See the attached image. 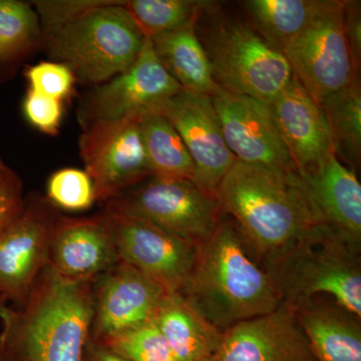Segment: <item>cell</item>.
Returning a JSON list of instances; mask_svg holds the SVG:
<instances>
[{"instance_id": "30bf717a", "label": "cell", "mask_w": 361, "mask_h": 361, "mask_svg": "<svg viewBox=\"0 0 361 361\" xmlns=\"http://www.w3.org/2000/svg\"><path fill=\"white\" fill-rule=\"evenodd\" d=\"M102 212L113 232L121 261L153 280L168 293L182 290L193 267L197 244L114 204L104 203Z\"/></svg>"}, {"instance_id": "f546056e", "label": "cell", "mask_w": 361, "mask_h": 361, "mask_svg": "<svg viewBox=\"0 0 361 361\" xmlns=\"http://www.w3.org/2000/svg\"><path fill=\"white\" fill-rule=\"evenodd\" d=\"M30 90L63 102L73 92L77 80L66 65L56 61H42L27 66L25 71Z\"/></svg>"}, {"instance_id": "44dd1931", "label": "cell", "mask_w": 361, "mask_h": 361, "mask_svg": "<svg viewBox=\"0 0 361 361\" xmlns=\"http://www.w3.org/2000/svg\"><path fill=\"white\" fill-rule=\"evenodd\" d=\"M153 322L178 361L212 357L222 341V330L204 318L179 292L166 294Z\"/></svg>"}, {"instance_id": "9c48e42d", "label": "cell", "mask_w": 361, "mask_h": 361, "mask_svg": "<svg viewBox=\"0 0 361 361\" xmlns=\"http://www.w3.org/2000/svg\"><path fill=\"white\" fill-rule=\"evenodd\" d=\"M139 116L97 122L80 135V157L97 202L106 203L153 176L142 145Z\"/></svg>"}, {"instance_id": "5bb4252c", "label": "cell", "mask_w": 361, "mask_h": 361, "mask_svg": "<svg viewBox=\"0 0 361 361\" xmlns=\"http://www.w3.org/2000/svg\"><path fill=\"white\" fill-rule=\"evenodd\" d=\"M161 111L174 126L191 156L195 184L217 195L236 159L226 144L212 96L182 90Z\"/></svg>"}, {"instance_id": "8992f818", "label": "cell", "mask_w": 361, "mask_h": 361, "mask_svg": "<svg viewBox=\"0 0 361 361\" xmlns=\"http://www.w3.org/2000/svg\"><path fill=\"white\" fill-rule=\"evenodd\" d=\"M203 13L208 23L198 37L217 85L269 104L293 80L284 54L266 42L247 21L220 16L213 2Z\"/></svg>"}, {"instance_id": "9a60e30c", "label": "cell", "mask_w": 361, "mask_h": 361, "mask_svg": "<svg viewBox=\"0 0 361 361\" xmlns=\"http://www.w3.org/2000/svg\"><path fill=\"white\" fill-rule=\"evenodd\" d=\"M94 341L153 322L168 292L132 266L118 261L92 282Z\"/></svg>"}, {"instance_id": "5b68a950", "label": "cell", "mask_w": 361, "mask_h": 361, "mask_svg": "<svg viewBox=\"0 0 361 361\" xmlns=\"http://www.w3.org/2000/svg\"><path fill=\"white\" fill-rule=\"evenodd\" d=\"M282 302L327 295L361 318L360 249L322 225L262 264Z\"/></svg>"}, {"instance_id": "8fae6325", "label": "cell", "mask_w": 361, "mask_h": 361, "mask_svg": "<svg viewBox=\"0 0 361 361\" xmlns=\"http://www.w3.org/2000/svg\"><path fill=\"white\" fill-rule=\"evenodd\" d=\"M182 90L161 65L147 37L129 68L85 94L78 106V121L85 129L97 122L161 111Z\"/></svg>"}, {"instance_id": "ba28073f", "label": "cell", "mask_w": 361, "mask_h": 361, "mask_svg": "<svg viewBox=\"0 0 361 361\" xmlns=\"http://www.w3.org/2000/svg\"><path fill=\"white\" fill-rule=\"evenodd\" d=\"M343 14L344 1L327 0L322 13L283 51L293 77L319 104L360 80L344 32Z\"/></svg>"}, {"instance_id": "d6986e66", "label": "cell", "mask_w": 361, "mask_h": 361, "mask_svg": "<svg viewBox=\"0 0 361 361\" xmlns=\"http://www.w3.org/2000/svg\"><path fill=\"white\" fill-rule=\"evenodd\" d=\"M267 106L298 174L336 154L322 104L295 78Z\"/></svg>"}, {"instance_id": "f1b7e54d", "label": "cell", "mask_w": 361, "mask_h": 361, "mask_svg": "<svg viewBox=\"0 0 361 361\" xmlns=\"http://www.w3.org/2000/svg\"><path fill=\"white\" fill-rule=\"evenodd\" d=\"M45 196L56 209L68 212L89 210L97 202L92 179L85 170L77 168L54 172L47 180Z\"/></svg>"}, {"instance_id": "d4e9b609", "label": "cell", "mask_w": 361, "mask_h": 361, "mask_svg": "<svg viewBox=\"0 0 361 361\" xmlns=\"http://www.w3.org/2000/svg\"><path fill=\"white\" fill-rule=\"evenodd\" d=\"M142 145L153 176L194 180L191 156L174 126L161 111L139 116Z\"/></svg>"}, {"instance_id": "836d02e7", "label": "cell", "mask_w": 361, "mask_h": 361, "mask_svg": "<svg viewBox=\"0 0 361 361\" xmlns=\"http://www.w3.org/2000/svg\"><path fill=\"white\" fill-rule=\"evenodd\" d=\"M360 1H344V32L351 56L358 71L361 63V8Z\"/></svg>"}, {"instance_id": "8d00e7d4", "label": "cell", "mask_w": 361, "mask_h": 361, "mask_svg": "<svg viewBox=\"0 0 361 361\" xmlns=\"http://www.w3.org/2000/svg\"><path fill=\"white\" fill-rule=\"evenodd\" d=\"M202 361H218V360H217V358H216V356H212V357L206 358V360H204Z\"/></svg>"}, {"instance_id": "d590c367", "label": "cell", "mask_w": 361, "mask_h": 361, "mask_svg": "<svg viewBox=\"0 0 361 361\" xmlns=\"http://www.w3.org/2000/svg\"><path fill=\"white\" fill-rule=\"evenodd\" d=\"M8 303L6 302V299L0 295V322L6 317L7 312L9 310Z\"/></svg>"}, {"instance_id": "d6a6232c", "label": "cell", "mask_w": 361, "mask_h": 361, "mask_svg": "<svg viewBox=\"0 0 361 361\" xmlns=\"http://www.w3.org/2000/svg\"><path fill=\"white\" fill-rule=\"evenodd\" d=\"M25 198L20 176L0 157V233L18 217Z\"/></svg>"}, {"instance_id": "e575fe53", "label": "cell", "mask_w": 361, "mask_h": 361, "mask_svg": "<svg viewBox=\"0 0 361 361\" xmlns=\"http://www.w3.org/2000/svg\"><path fill=\"white\" fill-rule=\"evenodd\" d=\"M82 361H129L111 350L102 342L90 338L85 346Z\"/></svg>"}, {"instance_id": "277c9868", "label": "cell", "mask_w": 361, "mask_h": 361, "mask_svg": "<svg viewBox=\"0 0 361 361\" xmlns=\"http://www.w3.org/2000/svg\"><path fill=\"white\" fill-rule=\"evenodd\" d=\"M146 37L123 1L102 0L44 35L42 49L52 61L68 66L77 82L94 87L129 68Z\"/></svg>"}, {"instance_id": "484cf974", "label": "cell", "mask_w": 361, "mask_h": 361, "mask_svg": "<svg viewBox=\"0 0 361 361\" xmlns=\"http://www.w3.org/2000/svg\"><path fill=\"white\" fill-rule=\"evenodd\" d=\"M337 158L349 168L360 167L361 158V87L360 80L322 103Z\"/></svg>"}, {"instance_id": "6da1fadb", "label": "cell", "mask_w": 361, "mask_h": 361, "mask_svg": "<svg viewBox=\"0 0 361 361\" xmlns=\"http://www.w3.org/2000/svg\"><path fill=\"white\" fill-rule=\"evenodd\" d=\"M179 293L222 331L283 303L238 227L223 217L215 231L197 244L193 267Z\"/></svg>"}, {"instance_id": "2e32d148", "label": "cell", "mask_w": 361, "mask_h": 361, "mask_svg": "<svg viewBox=\"0 0 361 361\" xmlns=\"http://www.w3.org/2000/svg\"><path fill=\"white\" fill-rule=\"evenodd\" d=\"M120 260L104 213L70 217L59 213L52 231L49 267L63 279L92 282Z\"/></svg>"}, {"instance_id": "e0dca14e", "label": "cell", "mask_w": 361, "mask_h": 361, "mask_svg": "<svg viewBox=\"0 0 361 361\" xmlns=\"http://www.w3.org/2000/svg\"><path fill=\"white\" fill-rule=\"evenodd\" d=\"M218 361H316L293 310H277L223 331Z\"/></svg>"}, {"instance_id": "7a4b0ae2", "label": "cell", "mask_w": 361, "mask_h": 361, "mask_svg": "<svg viewBox=\"0 0 361 361\" xmlns=\"http://www.w3.org/2000/svg\"><path fill=\"white\" fill-rule=\"evenodd\" d=\"M92 314V282L45 268L25 302L1 320L0 353L11 361H82Z\"/></svg>"}, {"instance_id": "7402d4cb", "label": "cell", "mask_w": 361, "mask_h": 361, "mask_svg": "<svg viewBox=\"0 0 361 361\" xmlns=\"http://www.w3.org/2000/svg\"><path fill=\"white\" fill-rule=\"evenodd\" d=\"M198 20L149 39L161 65L183 90L213 96L220 87L197 32Z\"/></svg>"}, {"instance_id": "1f68e13d", "label": "cell", "mask_w": 361, "mask_h": 361, "mask_svg": "<svg viewBox=\"0 0 361 361\" xmlns=\"http://www.w3.org/2000/svg\"><path fill=\"white\" fill-rule=\"evenodd\" d=\"M102 0H35L32 4L39 16L44 35L97 6Z\"/></svg>"}, {"instance_id": "603a6c76", "label": "cell", "mask_w": 361, "mask_h": 361, "mask_svg": "<svg viewBox=\"0 0 361 361\" xmlns=\"http://www.w3.org/2000/svg\"><path fill=\"white\" fill-rule=\"evenodd\" d=\"M327 0H249L243 2L249 23L271 47L283 54L287 45L314 20Z\"/></svg>"}, {"instance_id": "ac0fdd59", "label": "cell", "mask_w": 361, "mask_h": 361, "mask_svg": "<svg viewBox=\"0 0 361 361\" xmlns=\"http://www.w3.org/2000/svg\"><path fill=\"white\" fill-rule=\"evenodd\" d=\"M298 175L318 224L361 249V185L355 170L332 154Z\"/></svg>"}, {"instance_id": "74e56055", "label": "cell", "mask_w": 361, "mask_h": 361, "mask_svg": "<svg viewBox=\"0 0 361 361\" xmlns=\"http://www.w3.org/2000/svg\"><path fill=\"white\" fill-rule=\"evenodd\" d=\"M0 361H11V360H7L6 356H4V355H2L1 353H0Z\"/></svg>"}, {"instance_id": "cb8c5ba5", "label": "cell", "mask_w": 361, "mask_h": 361, "mask_svg": "<svg viewBox=\"0 0 361 361\" xmlns=\"http://www.w3.org/2000/svg\"><path fill=\"white\" fill-rule=\"evenodd\" d=\"M42 44L44 33L32 2L0 0V82L11 80Z\"/></svg>"}, {"instance_id": "4316f807", "label": "cell", "mask_w": 361, "mask_h": 361, "mask_svg": "<svg viewBox=\"0 0 361 361\" xmlns=\"http://www.w3.org/2000/svg\"><path fill=\"white\" fill-rule=\"evenodd\" d=\"M211 1L199 0H129L123 6L144 35L153 37L198 20Z\"/></svg>"}, {"instance_id": "3957f363", "label": "cell", "mask_w": 361, "mask_h": 361, "mask_svg": "<svg viewBox=\"0 0 361 361\" xmlns=\"http://www.w3.org/2000/svg\"><path fill=\"white\" fill-rule=\"evenodd\" d=\"M217 197L261 266L319 225L298 174L236 160Z\"/></svg>"}, {"instance_id": "52a82bcc", "label": "cell", "mask_w": 361, "mask_h": 361, "mask_svg": "<svg viewBox=\"0 0 361 361\" xmlns=\"http://www.w3.org/2000/svg\"><path fill=\"white\" fill-rule=\"evenodd\" d=\"M106 203L195 244L215 231L223 215L217 195L209 193L191 180L157 176Z\"/></svg>"}, {"instance_id": "7c38bea8", "label": "cell", "mask_w": 361, "mask_h": 361, "mask_svg": "<svg viewBox=\"0 0 361 361\" xmlns=\"http://www.w3.org/2000/svg\"><path fill=\"white\" fill-rule=\"evenodd\" d=\"M59 210L47 196H25L18 217L0 233V295L18 307L49 267L52 231Z\"/></svg>"}, {"instance_id": "4dcf8cb0", "label": "cell", "mask_w": 361, "mask_h": 361, "mask_svg": "<svg viewBox=\"0 0 361 361\" xmlns=\"http://www.w3.org/2000/svg\"><path fill=\"white\" fill-rule=\"evenodd\" d=\"M26 121L45 135L59 134L63 118V102L28 90L23 103Z\"/></svg>"}, {"instance_id": "ffe728a7", "label": "cell", "mask_w": 361, "mask_h": 361, "mask_svg": "<svg viewBox=\"0 0 361 361\" xmlns=\"http://www.w3.org/2000/svg\"><path fill=\"white\" fill-rule=\"evenodd\" d=\"M290 307L316 361H361V318L327 295Z\"/></svg>"}, {"instance_id": "83f0119b", "label": "cell", "mask_w": 361, "mask_h": 361, "mask_svg": "<svg viewBox=\"0 0 361 361\" xmlns=\"http://www.w3.org/2000/svg\"><path fill=\"white\" fill-rule=\"evenodd\" d=\"M97 341L129 361H178L154 322Z\"/></svg>"}, {"instance_id": "4fadbf2b", "label": "cell", "mask_w": 361, "mask_h": 361, "mask_svg": "<svg viewBox=\"0 0 361 361\" xmlns=\"http://www.w3.org/2000/svg\"><path fill=\"white\" fill-rule=\"evenodd\" d=\"M212 99L226 144L237 161L298 174L267 104L222 87Z\"/></svg>"}]
</instances>
